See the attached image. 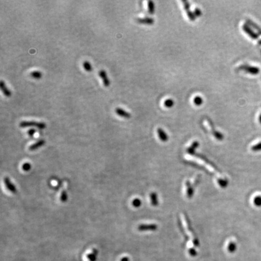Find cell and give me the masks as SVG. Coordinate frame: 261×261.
I'll use <instances>...</instances> for the list:
<instances>
[{"label":"cell","instance_id":"obj_34","mask_svg":"<svg viewBox=\"0 0 261 261\" xmlns=\"http://www.w3.org/2000/svg\"><path fill=\"white\" fill-rule=\"evenodd\" d=\"M199 180H200V176H199V175H198V176H197L194 179V181H193V187L197 186V184H198V182H199Z\"/></svg>","mask_w":261,"mask_h":261},{"label":"cell","instance_id":"obj_19","mask_svg":"<svg viewBox=\"0 0 261 261\" xmlns=\"http://www.w3.org/2000/svg\"><path fill=\"white\" fill-rule=\"evenodd\" d=\"M30 76L34 79H40L42 76V74L41 72L35 70V71H33L30 73Z\"/></svg>","mask_w":261,"mask_h":261},{"label":"cell","instance_id":"obj_12","mask_svg":"<svg viewBox=\"0 0 261 261\" xmlns=\"http://www.w3.org/2000/svg\"><path fill=\"white\" fill-rule=\"evenodd\" d=\"M157 131L158 136L160 139V140L163 142H166L168 140L169 137L168 134L166 133V132L160 128H159Z\"/></svg>","mask_w":261,"mask_h":261},{"label":"cell","instance_id":"obj_30","mask_svg":"<svg viewBox=\"0 0 261 261\" xmlns=\"http://www.w3.org/2000/svg\"><path fill=\"white\" fill-rule=\"evenodd\" d=\"M142 205V201L139 198H136L132 201V206L135 207H139Z\"/></svg>","mask_w":261,"mask_h":261},{"label":"cell","instance_id":"obj_35","mask_svg":"<svg viewBox=\"0 0 261 261\" xmlns=\"http://www.w3.org/2000/svg\"><path fill=\"white\" fill-rule=\"evenodd\" d=\"M189 254L192 256H195L196 255V252L193 248L190 249L189 250Z\"/></svg>","mask_w":261,"mask_h":261},{"label":"cell","instance_id":"obj_16","mask_svg":"<svg viewBox=\"0 0 261 261\" xmlns=\"http://www.w3.org/2000/svg\"><path fill=\"white\" fill-rule=\"evenodd\" d=\"M150 197V200H151V203L153 206H157L159 204V200H158V197H157V195L156 194V192H151L150 193L149 195Z\"/></svg>","mask_w":261,"mask_h":261},{"label":"cell","instance_id":"obj_29","mask_svg":"<svg viewBox=\"0 0 261 261\" xmlns=\"http://www.w3.org/2000/svg\"><path fill=\"white\" fill-rule=\"evenodd\" d=\"M252 150L254 152L261 151V142L253 146L252 147Z\"/></svg>","mask_w":261,"mask_h":261},{"label":"cell","instance_id":"obj_15","mask_svg":"<svg viewBox=\"0 0 261 261\" xmlns=\"http://www.w3.org/2000/svg\"><path fill=\"white\" fill-rule=\"evenodd\" d=\"M198 146H199V142H198V141H194V142H193L190 145V146L187 148L186 151H187V152L188 154H191V155H192V154H193L195 152V151L196 149Z\"/></svg>","mask_w":261,"mask_h":261},{"label":"cell","instance_id":"obj_33","mask_svg":"<svg viewBox=\"0 0 261 261\" xmlns=\"http://www.w3.org/2000/svg\"><path fill=\"white\" fill-rule=\"evenodd\" d=\"M182 2L183 3V5H184V8L186 10V11L189 10L190 8V4L189 1H186V0H184L182 1Z\"/></svg>","mask_w":261,"mask_h":261},{"label":"cell","instance_id":"obj_6","mask_svg":"<svg viewBox=\"0 0 261 261\" xmlns=\"http://www.w3.org/2000/svg\"><path fill=\"white\" fill-rule=\"evenodd\" d=\"M4 182L5 184V186L6 188L12 193H16V188L15 186L12 182L10 179L8 177H5L4 178Z\"/></svg>","mask_w":261,"mask_h":261},{"label":"cell","instance_id":"obj_3","mask_svg":"<svg viewBox=\"0 0 261 261\" xmlns=\"http://www.w3.org/2000/svg\"><path fill=\"white\" fill-rule=\"evenodd\" d=\"M207 122H208L209 126L210 127V129L211 130L210 131H211L212 134H213V136L215 137V138L216 139L219 140V141L223 140L224 139V135L222 133H221L220 132L215 130V129L214 128V126H213V123H212V120L210 119H207Z\"/></svg>","mask_w":261,"mask_h":261},{"label":"cell","instance_id":"obj_17","mask_svg":"<svg viewBox=\"0 0 261 261\" xmlns=\"http://www.w3.org/2000/svg\"><path fill=\"white\" fill-rule=\"evenodd\" d=\"M217 182H218V184L223 188L226 187L228 185V181L223 177H220L217 178Z\"/></svg>","mask_w":261,"mask_h":261},{"label":"cell","instance_id":"obj_10","mask_svg":"<svg viewBox=\"0 0 261 261\" xmlns=\"http://www.w3.org/2000/svg\"><path fill=\"white\" fill-rule=\"evenodd\" d=\"M115 112L118 115L125 119H129L131 117V115L130 113H129L128 112H127L126 111H125V109L121 108H115Z\"/></svg>","mask_w":261,"mask_h":261},{"label":"cell","instance_id":"obj_27","mask_svg":"<svg viewBox=\"0 0 261 261\" xmlns=\"http://www.w3.org/2000/svg\"><path fill=\"white\" fill-rule=\"evenodd\" d=\"M253 202L255 206L257 207H261V196L258 195L255 197L253 199Z\"/></svg>","mask_w":261,"mask_h":261},{"label":"cell","instance_id":"obj_1","mask_svg":"<svg viewBox=\"0 0 261 261\" xmlns=\"http://www.w3.org/2000/svg\"><path fill=\"white\" fill-rule=\"evenodd\" d=\"M182 223H183V225L186 230V231L187 232V233L189 234V235L192 238V240H193V243L194 244L195 246L198 247L199 245V240L198 239V238H196L195 234L194 233V232H193V230L191 228L190 224L189 223V221L187 218V216L184 215L182 214Z\"/></svg>","mask_w":261,"mask_h":261},{"label":"cell","instance_id":"obj_23","mask_svg":"<svg viewBox=\"0 0 261 261\" xmlns=\"http://www.w3.org/2000/svg\"><path fill=\"white\" fill-rule=\"evenodd\" d=\"M83 67L85 71L88 72H91L92 70V67L90 64V62L88 61H85L83 62Z\"/></svg>","mask_w":261,"mask_h":261},{"label":"cell","instance_id":"obj_9","mask_svg":"<svg viewBox=\"0 0 261 261\" xmlns=\"http://www.w3.org/2000/svg\"><path fill=\"white\" fill-rule=\"evenodd\" d=\"M136 21L140 24L152 25L154 23L155 20L154 18L151 17H144V18H136Z\"/></svg>","mask_w":261,"mask_h":261},{"label":"cell","instance_id":"obj_7","mask_svg":"<svg viewBox=\"0 0 261 261\" xmlns=\"http://www.w3.org/2000/svg\"><path fill=\"white\" fill-rule=\"evenodd\" d=\"M243 29L252 39H256L258 38V35L253 31V30L249 26L248 24H244L243 25Z\"/></svg>","mask_w":261,"mask_h":261},{"label":"cell","instance_id":"obj_4","mask_svg":"<svg viewBox=\"0 0 261 261\" xmlns=\"http://www.w3.org/2000/svg\"><path fill=\"white\" fill-rule=\"evenodd\" d=\"M238 70H244L252 75H258L259 73V69L258 67L250 66L249 65H242L238 67Z\"/></svg>","mask_w":261,"mask_h":261},{"label":"cell","instance_id":"obj_5","mask_svg":"<svg viewBox=\"0 0 261 261\" xmlns=\"http://www.w3.org/2000/svg\"><path fill=\"white\" fill-rule=\"evenodd\" d=\"M157 225L156 224H141L138 227V230L141 232L143 231H155L157 229Z\"/></svg>","mask_w":261,"mask_h":261},{"label":"cell","instance_id":"obj_37","mask_svg":"<svg viewBox=\"0 0 261 261\" xmlns=\"http://www.w3.org/2000/svg\"><path fill=\"white\" fill-rule=\"evenodd\" d=\"M121 261H129V259L127 257H125L121 259Z\"/></svg>","mask_w":261,"mask_h":261},{"label":"cell","instance_id":"obj_8","mask_svg":"<svg viewBox=\"0 0 261 261\" xmlns=\"http://www.w3.org/2000/svg\"><path fill=\"white\" fill-rule=\"evenodd\" d=\"M99 75L103 81V84L105 87H108L110 85V81L108 79L106 72L104 70H100L99 72Z\"/></svg>","mask_w":261,"mask_h":261},{"label":"cell","instance_id":"obj_20","mask_svg":"<svg viewBox=\"0 0 261 261\" xmlns=\"http://www.w3.org/2000/svg\"><path fill=\"white\" fill-rule=\"evenodd\" d=\"M174 104L175 103H174V100L172 99H167L164 102L165 106L168 108H172L174 106Z\"/></svg>","mask_w":261,"mask_h":261},{"label":"cell","instance_id":"obj_14","mask_svg":"<svg viewBox=\"0 0 261 261\" xmlns=\"http://www.w3.org/2000/svg\"><path fill=\"white\" fill-rule=\"evenodd\" d=\"M0 88L2 92V93L4 94V95L7 97H9L12 95V92L10 91V90H9L7 87L6 86L4 82L3 81H1L0 82Z\"/></svg>","mask_w":261,"mask_h":261},{"label":"cell","instance_id":"obj_32","mask_svg":"<svg viewBox=\"0 0 261 261\" xmlns=\"http://www.w3.org/2000/svg\"><path fill=\"white\" fill-rule=\"evenodd\" d=\"M22 170L24 171H29L31 169V165L29 163H25L23 164L22 166Z\"/></svg>","mask_w":261,"mask_h":261},{"label":"cell","instance_id":"obj_18","mask_svg":"<svg viewBox=\"0 0 261 261\" xmlns=\"http://www.w3.org/2000/svg\"><path fill=\"white\" fill-rule=\"evenodd\" d=\"M148 12L152 15L155 12V4L153 1H149L148 2Z\"/></svg>","mask_w":261,"mask_h":261},{"label":"cell","instance_id":"obj_24","mask_svg":"<svg viewBox=\"0 0 261 261\" xmlns=\"http://www.w3.org/2000/svg\"><path fill=\"white\" fill-rule=\"evenodd\" d=\"M236 250V244L233 242L231 241L229 245H228V250L230 253H234L235 252V250Z\"/></svg>","mask_w":261,"mask_h":261},{"label":"cell","instance_id":"obj_38","mask_svg":"<svg viewBox=\"0 0 261 261\" xmlns=\"http://www.w3.org/2000/svg\"><path fill=\"white\" fill-rule=\"evenodd\" d=\"M259 123L261 124V114L259 115Z\"/></svg>","mask_w":261,"mask_h":261},{"label":"cell","instance_id":"obj_25","mask_svg":"<svg viewBox=\"0 0 261 261\" xmlns=\"http://www.w3.org/2000/svg\"><path fill=\"white\" fill-rule=\"evenodd\" d=\"M246 21L248 22V24L249 25H250L252 27H253V28H255L256 30H257L260 33H261V28L258 25H256L254 22H253L252 21H251L250 19H246Z\"/></svg>","mask_w":261,"mask_h":261},{"label":"cell","instance_id":"obj_26","mask_svg":"<svg viewBox=\"0 0 261 261\" xmlns=\"http://www.w3.org/2000/svg\"><path fill=\"white\" fill-rule=\"evenodd\" d=\"M186 14L187 17L189 18V19L191 21H195V19H196V16L194 15V13L193 12H192L190 10L186 11Z\"/></svg>","mask_w":261,"mask_h":261},{"label":"cell","instance_id":"obj_31","mask_svg":"<svg viewBox=\"0 0 261 261\" xmlns=\"http://www.w3.org/2000/svg\"><path fill=\"white\" fill-rule=\"evenodd\" d=\"M194 15L196 17H200L202 15V11L198 7H196L193 10Z\"/></svg>","mask_w":261,"mask_h":261},{"label":"cell","instance_id":"obj_22","mask_svg":"<svg viewBox=\"0 0 261 261\" xmlns=\"http://www.w3.org/2000/svg\"><path fill=\"white\" fill-rule=\"evenodd\" d=\"M97 255V250L94 249L92 252L87 255V258L89 261H94L96 258V255Z\"/></svg>","mask_w":261,"mask_h":261},{"label":"cell","instance_id":"obj_2","mask_svg":"<svg viewBox=\"0 0 261 261\" xmlns=\"http://www.w3.org/2000/svg\"><path fill=\"white\" fill-rule=\"evenodd\" d=\"M21 128L36 127L39 129H44L46 128V124L43 122H37L34 121H22L19 123Z\"/></svg>","mask_w":261,"mask_h":261},{"label":"cell","instance_id":"obj_13","mask_svg":"<svg viewBox=\"0 0 261 261\" xmlns=\"http://www.w3.org/2000/svg\"><path fill=\"white\" fill-rule=\"evenodd\" d=\"M45 143V141L43 139H41L40 140H38V142H36L35 143L32 144L30 147H29V150L31 151H35L38 149H39V148L42 147V146H44Z\"/></svg>","mask_w":261,"mask_h":261},{"label":"cell","instance_id":"obj_11","mask_svg":"<svg viewBox=\"0 0 261 261\" xmlns=\"http://www.w3.org/2000/svg\"><path fill=\"white\" fill-rule=\"evenodd\" d=\"M186 185V193L187 198H191L193 195L194 187L191 185L189 181H186L185 182Z\"/></svg>","mask_w":261,"mask_h":261},{"label":"cell","instance_id":"obj_28","mask_svg":"<svg viewBox=\"0 0 261 261\" xmlns=\"http://www.w3.org/2000/svg\"><path fill=\"white\" fill-rule=\"evenodd\" d=\"M68 199V195L67 193V192L65 190H63L61 195V201L62 202H66Z\"/></svg>","mask_w":261,"mask_h":261},{"label":"cell","instance_id":"obj_21","mask_svg":"<svg viewBox=\"0 0 261 261\" xmlns=\"http://www.w3.org/2000/svg\"><path fill=\"white\" fill-rule=\"evenodd\" d=\"M193 103L196 106H200L203 103V99L199 95L195 96L193 99Z\"/></svg>","mask_w":261,"mask_h":261},{"label":"cell","instance_id":"obj_36","mask_svg":"<svg viewBox=\"0 0 261 261\" xmlns=\"http://www.w3.org/2000/svg\"><path fill=\"white\" fill-rule=\"evenodd\" d=\"M36 132V130L35 129H29L28 131H27V134H28V136H31V137H32L34 134H35V133Z\"/></svg>","mask_w":261,"mask_h":261}]
</instances>
